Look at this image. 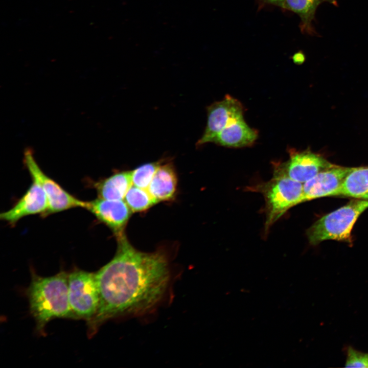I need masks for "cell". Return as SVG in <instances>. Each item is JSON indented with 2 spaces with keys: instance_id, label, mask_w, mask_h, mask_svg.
<instances>
[{
  "instance_id": "cell-1",
  "label": "cell",
  "mask_w": 368,
  "mask_h": 368,
  "mask_svg": "<svg viewBox=\"0 0 368 368\" xmlns=\"http://www.w3.org/2000/svg\"><path fill=\"white\" fill-rule=\"evenodd\" d=\"M117 239L114 257L95 272L100 302L97 313L87 321L89 337L108 320L153 310L170 285L171 274L165 253L138 250L125 235Z\"/></svg>"
},
{
  "instance_id": "cell-2",
  "label": "cell",
  "mask_w": 368,
  "mask_h": 368,
  "mask_svg": "<svg viewBox=\"0 0 368 368\" xmlns=\"http://www.w3.org/2000/svg\"><path fill=\"white\" fill-rule=\"evenodd\" d=\"M27 290L30 312L38 332L44 334L47 324L55 318L77 319L68 299V273L64 271L43 277L31 270Z\"/></svg>"
},
{
  "instance_id": "cell-3",
  "label": "cell",
  "mask_w": 368,
  "mask_h": 368,
  "mask_svg": "<svg viewBox=\"0 0 368 368\" xmlns=\"http://www.w3.org/2000/svg\"><path fill=\"white\" fill-rule=\"evenodd\" d=\"M368 208V200H353L323 216L307 231L309 243L316 245L323 241L351 242V231L359 216Z\"/></svg>"
},
{
  "instance_id": "cell-4",
  "label": "cell",
  "mask_w": 368,
  "mask_h": 368,
  "mask_svg": "<svg viewBox=\"0 0 368 368\" xmlns=\"http://www.w3.org/2000/svg\"><path fill=\"white\" fill-rule=\"evenodd\" d=\"M258 189L265 201V233L289 209L303 202V184L287 177L273 176Z\"/></svg>"
},
{
  "instance_id": "cell-5",
  "label": "cell",
  "mask_w": 368,
  "mask_h": 368,
  "mask_svg": "<svg viewBox=\"0 0 368 368\" xmlns=\"http://www.w3.org/2000/svg\"><path fill=\"white\" fill-rule=\"evenodd\" d=\"M68 299L77 319L89 320L97 312L99 293L95 272L76 269L68 273Z\"/></svg>"
},
{
  "instance_id": "cell-6",
  "label": "cell",
  "mask_w": 368,
  "mask_h": 368,
  "mask_svg": "<svg viewBox=\"0 0 368 368\" xmlns=\"http://www.w3.org/2000/svg\"><path fill=\"white\" fill-rule=\"evenodd\" d=\"M24 160L32 179L37 181L45 193L48 204L46 216L72 209L86 208L87 201H82L69 193L41 170L31 149L25 150Z\"/></svg>"
},
{
  "instance_id": "cell-7",
  "label": "cell",
  "mask_w": 368,
  "mask_h": 368,
  "mask_svg": "<svg viewBox=\"0 0 368 368\" xmlns=\"http://www.w3.org/2000/svg\"><path fill=\"white\" fill-rule=\"evenodd\" d=\"M275 165L273 176L287 177L303 183L335 166L321 155L307 150L291 151L287 161Z\"/></svg>"
},
{
  "instance_id": "cell-8",
  "label": "cell",
  "mask_w": 368,
  "mask_h": 368,
  "mask_svg": "<svg viewBox=\"0 0 368 368\" xmlns=\"http://www.w3.org/2000/svg\"><path fill=\"white\" fill-rule=\"evenodd\" d=\"M243 107L237 99L229 95L207 107V122L204 132L196 143L200 146L211 143L226 126L243 117Z\"/></svg>"
},
{
  "instance_id": "cell-9",
  "label": "cell",
  "mask_w": 368,
  "mask_h": 368,
  "mask_svg": "<svg viewBox=\"0 0 368 368\" xmlns=\"http://www.w3.org/2000/svg\"><path fill=\"white\" fill-rule=\"evenodd\" d=\"M85 209L108 227L116 238L125 235L124 229L132 212L125 201L107 200L98 197L87 201Z\"/></svg>"
},
{
  "instance_id": "cell-10",
  "label": "cell",
  "mask_w": 368,
  "mask_h": 368,
  "mask_svg": "<svg viewBox=\"0 0 368 368\" xmlns=\"http://www.w3.org/2000/svg\"><path fill=\"white\" fill-rule=\"evenodd\" d=\"M48 210V201L44 191L37 181L32 180L24 195L11 208L2 213L0 218L14 225L28 216L39 214L45 217Z\"/></svg>"
},
{
  "instance_id": "cell-11",
  "label": "cell",
  "mask_w": 368,
  "mask_h": 368,
  "mask_svg": "<svg viewBox=\"0 0 368 368\" xmlns=\"http://www.w3.org/2000/svg\"><path fill=\"white\" fill-rule=\"evenodd\" d=\"M352 169L335 165L316 174L304 183L302 202L325 196H334Z\"/></svg>"
},
{
  "instance_id": "cell-12",
  "label": "cell",
  "mask_w": 368,
  "mask_h": 368,
  "mask_svg": "<svg viewBox=\"0 0 368 368\" xmlns=\"http://www.w3.org/2000/svg\"><path fill=\"white\" fill-rule=\"evenodd\" d=\"M258 136V131L250 127L242 117L226 126L211 143L227 147L241 148L252 145Z\"/></svg>"
},
{
  "instance_id": "cell-13",
  "label": "cell",
  "mask_w": 368,
  "mask_h": 368,
  "mask_svg": "<svg viewBox=\"0 0 368 368\" xmlns=\"http://www.w3.org/2000/svg\"><path fill=\"white\" fill-rule=\"evenodd\" d=\"M177 184L176 174L171 163H162L155 172L148 188L157 201H167L175 196Z\"/></svg>"
},
{
  "instance_id": "cell-14",
  "label": "cell",
  "mask_w": 368,
  "mask_h": 368,
  "mask_svg": "<svg viewBox=\"0 0 368 368\" xmlns=\"http://www.w3.org/2000/svg\"><path fill=\"white\" fill-rule=\"evenodd\" d=\"M132 172L120 171L94 183L98 197L107 200H122L132 186Z\"/></svg>"
},
{
  "instance_id": "cell-15",
  "label": "cell",
  "mask_w": 368,
  "mask_h": 368,
  "mask_svg": "<svg viewBox=\"0 0 368 368\" xmlns=\"http://www.w3.org/2000/svg\"><path fill=\"white\" fill-rule=\"evenodd\" d=\"M368 192V167L352 168L334 196L360 198Z\"/></svg>"
},
{
  "instance_id": "cell-16",
  "label": "cell",
  "mask_w": 368,
  "mask_h": 368,
  "mask_svg": "<svg viewBox=\"0 0 368 368\" xmlns=\"http://www.w3.org/2000/svg\"><path fill=\"white\" fill-rule=\"evenodd\" d=\"M325 0H283L281 7L297 13L300 17L303 29L311 31V22L317 7Z\"/></svg>"
},
{
  "instance_id": "cell-17",
  "label": "cell",
  "mask_w": 368,
  "mask_h": 368,
  "mask_svg": "<svg viewBox=\"0 0 368 368\" xmlns=\"http://www.w3.org/2000/svg\"><path fill=\"white\" fill-rule=\"evenodd\" d=\"M124 199L132 212L145 211L158 202L147 189L133 185L128 190Z\"/></svg>"
},
{
  "instance_id": "cell-18",
  "label": "cell",
  "mask_w": 368,
  "mask_h": 368,
  "mask_svg": "<svg viewBox=\"0 0 368 368\" xmlns=\"http://www.w3.org/2000/svg\"><path fill=\"white\" fill-rule=\"evenodd\" d=\"M161 163L160 161L146 163L134 169L131 171L132 184L137 187L147 189Z\"/></svg>"
},
{
  "instance_id": "cell-19",
  "label": "cell",
  "mask_w": 368,
  "mask_h": 368,
  "mask_svg": "<svg viewBox=\"0 0 368 368\" xmlns=\"http://www.w3.org/2000/svg\"><path fill=\"white\" fill-rule=\"evenodd\" d=\"M347 367L368 368V353H364L349 346L345 363Z\"/></svg>"
},
{
  "instance_id": "cell-20",
  "label": "cell",
  "mask_w": 368,
  "mask_h": 368,
  "mask_svg": "<svg viewBox=\"0 0 368 368\" xmlns=\"http://www.w3.org/2000/svg\"><path fill=\"white\" fill-rule=\"evenodd\" d=\"M304 58L303 55L302 54H297L294 56V61H302L303 58Z\"/></svg>"
},
{
  "instance_id": "cell-21",
  "label": "cell",
  "mask_w": 368,
  "mask_h": 368,
  "mask_svg": "<svg viewBox=\"0 0 368 368\" xmlns=\"http://www.w3.org/2000/svg\"><path fill=\"white\" fill-rule=\"evenodd\" d=\"M269 3L281 6L283 0H265Z\"/></svg>"
},
{
  "instance_id": "cell-22",
  "label": "cell",
  "mask_w": 368,
  "mask_h": 368,
  "mask_svg": "<svg viewBox=\"0 0 368 368\" xmlns=\"http://www.w3.org/2000/svg\"><path fill=\"white\" fill-rule=\"evenodd\" d=\"M359 199H362L368 200V192L363 195Z\"/></svg>"
},
{
  "instance_id": "cell-23",
  "label": "cell",
  "mask_w": 368,
  "mask_h": 368,
  "mask_svg": "<svg viewBox=\"0 0 368 368\" xmlns=\"http://www.w3.org/2000/svg\"><path fill=\"white\" fill-rule=\"evenodd\" d=\"M325 1L328 2L330 3H331V4H334V5H336V1H335V0H325Z\"/></svg>"
}]
</instances>
